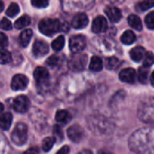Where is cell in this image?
<instances>
[{"instance_id": "obj_1", "label": "cell", "mask_w": 154, "mask_h": 154, "mask_svg": "<svg viewBox=\"0 0 154 154\" xmlns=\"http://www.w3.org/2000/svg\"><path fill=\"white\" fill-rule=\"evenodd\" d=\"M40 32L47 36H52L61 30V23L57 19H43L39 23Z\"/></svg>"}, {"instance_id": "obj_2", "label": "cell", "mask_w": 154, "mask_h": 154, "mask_svg": "<svg viewBox=\"0 0 154 154\" xmlns=\"http://www.w3.org/2000/svg\"><path fill=\"white\" fill-rule=\"evenodd\" d=\"M27 131L28 130L26 123L18 122L11 133L12 141L17 146L25 144L27 140Z\"/></svg>"}, {"instance_id": "obj_3", "label": "cell", "mask_w": 154, "mask_h": 154, "mask_svg": "<svg viewBox=\"0 0 154 154\" xmlns=\"http://www.w3.org/2000/svg\"><path fill=\"white\" fill-rule=\"evenodd\" d=\"M86 46V39L82 35H73L69 40L70 50L73 54H80Z\"/></svg>"}, {"instance_id": "obj_4", "label": "cell", "mask_w": 154, "mask_h": 154, "mask_svg": "<svg viewBox=\"0 0 154 154\" xmlns=\"http://www.w3.org/2000/svg\"><path fill=\"white\" fill-rule=\"evenodd\" d=\"M87 63V56L82 54H75L69 60V68L72 71H81L85 68Z\"/></svg>"}, {"instance_id": "obj_5", "label": "cell", "mask_w": 154, "mask_h": 154, "mask_svg": "<svg viewBox=\"0 0 154 154\" xmlns=\"http://www.w3.org/2000/svg\"><path fill=\"white\" fill-rule=\"evenodd\" d=\"M30 106V101L29 99L25 95L17 96L14 102H13V108L16 112L23 113L26 112Z\"/></svg>"}, {"instance_id": "obj_6", "label": "cell", "mask_w": 154, "mask_h": 154, "mask_svg": "<svg viewBox=\"0 0 154 154\" xmlns=\"http://www.w3.org/2000/svg\"><path fill=\"white\" fill-rule=\"evenodd\" d=\"M28 85V78L24 74H16L11 81V88L14 91H21Z\"/></svg>"}, {"instance_id": "obj_7", "label": "cell", "mask_w": 154, "mask_h": 154, "mask_svg": "<svg viewBox=\"0 0 154 154\" xmlns=\"http://www.w3.org/2000/svg\"><path fill=\"white\" fill-rule=\"evenodd\" d=\"M34 78L39 85H45L49 82V72L45 67H36L34 71Z\"/></svg>"}, {"instance_id": "obj_8", "label": "cell", "mask_w": 154, "mask_h": 154, "mask_svg": "<svg viewBox=\"0 0 154 154\" xmlns=\"http://www.w3.org/2000/svg\"><path fill=\"white\" fill-rule=\"evenodd\" d=\"M69 139L73 142H79L84 137V129L78 124H73L67 130Z\"/></svg>"}, {"instance_id": "obj_9", "label": "cell", "mask_w": 154, "mask_h": 154, "mask_svg": "<svg viewBox=\"0 0 154 154\" xmlns=\"http://www.w3.org/2000/svg\"><path fill=\"white\" fill-rule=\"evenodd\" d=\"M32 52L35 57H42L49 52V46L45 41L37 40L33 45Z\"/></svg>"}, {"instance_id": "obj_10", "label": "cell", "mask_w": 154, "mask_h": 154, "mask_svg": "<svg viewBox=\"0 0 154 154\" xmlns=\"http://www.w3.org/2000/svg\"><path fill=\"white\" fill-rule=\"evenodd\" d=\"M88 23V17L85 13H78L73 17L72 20V26L75 29H83L87 26Z\"/></svg>"}, {"instance_id": "obj_11", "label": "cell", "mask_w": 154, "mask_h": 154, "mask_svg": "<svg viewBox=\"0 0 154 154\" xmlns=\"http://www.w3.org/2000/svg\"><path fill=\"white\" fill-rule=\"evenodd\" d=\"M107 29V21L103 16H99L94 18L92 25V30L95 34H100L105 32Z\"/></svg>"}, {"instance_id": "obj_12", "label": "cell", "mask_w": 154, "mask_h": 154, "mask_svg": "<svg viewBox=\"0 0 154 154\" xmlns=\"http://www.w3.org/2000/svg\"><path fill=\"white\" fill-rule=\"evenodd\" d=\"M104 12H105L106 16L108 17V18L110 19V21L112 23H118L122 18V12L116 7L108 6L105 8Z\"/></svg>"}, {"instance_id": "obj_13", "label": "cell", "mask_w": 154, "mask_h": 154, "mask_svg": "<svg viewBox=\"0 0 154 154\" xmlns=\"http://www.w3.org/2000/svg\"><path fill=\"white\" fill-rule=\"evenodd\" d=\"M135 77H136V72L135 70L132 68H125L122 70L121 72L119 73V78L123 83L132 84L135 81Z\"/></svg>"}, {"instance_id": "obj_14", "label": "cell", "mask_w": 154, "mask_h": 154, "mask_svg": "<svg viewBox=\"0 0 154 154\" xmlns=\"http://www.w3.org/2000/svg\"><path fill=\"white\" fill-rule=\"evenodd\" d=\"M146 54V51L141 46H136L132 48L130 52V56L134 62H140L142 61L144 55Z\"/></svg>"}, {"instance_id": "obj_15", "label": "cell", "mask_w": 154, "mask_h": 154, "mask_svg": "<svg viewBox=\"0 0 154 154\" xmlns=\"http://www.w3.org/2000/svg\"><path fill=\"white\" fill-rule=\"evenodd\" d=\"M13 121V116L10 112H4L0 115V128L7 131L10 128Z\"/></svg>"}, {"instance_id": "obj_16", "label": "cell", "mask_w": 154, "mask_h": 154, "mask_svg": "<svg viewBox=\"0 0 154 154\" xmlns=\"http://www.w3.org/2000/svg\"><path fill=\"white\" fill-rule=\"evenodd\" d=\"M128 24L130 25V26H131L133 29H135L137 31L142 30V23L138 16L130 15L128 17Z\"/></svg>"}, {"instance_id": "obj_17", "label": "cell", "mask_w": 154, "mask_h": 154, "mask_svg": "<svg viewBox=\"0 0 154 154\" xmlns=\"http://www.w3.org/2000/svg\"><path fill=\"white\" fill-rule=\"evenodd\" d=\"M55 120L60 123H67L72 120V115L65 110H60L55 113Z\"/></svg>"}, {"instance_id": "obj_18", "label": "cell", "mask_w": 154, "mask_h": 154, "mask_svg": "<svg viewBox=\"0 0 154 154\" xmlns=\"http://www.w3.org/2000/svg\"><path fill=\"white\" fill-rule=\"evenodd\" d=\"M33 35V31L31 29H26L20 34V44L23 47H26L32 38Z\"/></svg>"}, {"instance_id": "obj_19", "label": "cell", "mask_w": 154, "mask_h": 154, "mask_svg": "<svg viewBox=\"0 0 154 154\" xmlns=\"http://www.w3.org/2000/svg\"><path fill=\"white\" fill-rule=\"evenodd\" d=\"M103 64L102 59L98 56H93L89 64L90 70L94 72H99L103 69Z\"/></svg>"}, {"instance_id": "obj_20", "label": "cell", "mask_w": 154, "mask_h": 154, "mask_svg": "<svg viewBox=\"0 0 154 154\" xmlns=\"http://www.w3.org/2000/svg\"><path fill=\"white\" fill-rule=\"evenodd\" d=\"M135 40H136L135 34L132 31H131V30L125 31L122 34V35L121 36V41L124 45H131L132 43H134Z\"/></svg>"}, {"instance_id": "obj_21", "label": "cell", "mask_w": 154, "mask_h": 154, "mask_svg": "<svg viewBox=\"0 0 154 154\" xmlns=\"http://www.w3.org/2000/svg\"><path fill=\"white\" fill-rule=\"evenodd\" d=\"M31 23V18L27 15H25L21 17H19L16 22H15V27L17 29H23L26 26H28Z\"/></svg>"}, {"instance_id": "obj_22", "label": "cell", "mask_w": 154, "mask_h": 154, "mask_svg": "<svg viewBox=\"0 0 154 154\" xmlns=\"http://www.w3.org/2000/svg\"><path fill=\"white\" fill-rule=\"evenodd\" d=\"M149 67H145V66H141L139 68V72H138V79L140 83L145 84L148 80V76H149Z\"/></svg>"}, {"instance_id": "obj_23", "label": "cell", "mask_w": 154, "mask_h": 154, "mask_svg": "<svg viewBox=\"0 0 154 154\" xmlns=\"http://www.w3.org/2000/svg\"><path fill=\"white\" fill-rule=\"evenodd\" d=\"M154 7V0H142L138 5L137 9L140 11H146Z\"/></svg>"}, {"instance_id": "obj_24", "label": "cell", "mask_w": 154, "mask_h": 154, "mask_svg": "<svg viewBox=\"0 0 154 154\" xmlns=\"http://www.w3.org/2000/svg\"><path fill=\"white\" fill-rule=\"evenodd\" d=\"M64 43H65L64 37L63 35H60V36H58L56 39H54L53 41L52 48L54 51H61L63 48V46H64Z\"/></svg>"}, {"instance_id": "obj_25", "label": "cell", "mask_w": 154, "mask_h": 154, "mask_svg": "<svg viewBox=\"0 0 154 154\" xmlns=\"http://www.w3.org/2000/svg\"><path fill=\"white\" fill-rule=\"evenodd\" d=\"M54 142H55V139L54 137H46V138H45L43 140V141H42L43 149L45 151H49L53 148Z\"/></svg>"}, {"instance_id": "obj_26", "label": "cell", "mask_w": 154, "mask_h": 154, "mask_svg": "<svg viewBox=\"0 0 154 154\" xmlns=\"http://www.w3.org/2000/svg\"><path fill=\"white\" fill-rule=\"evenodd\" d=\"M11 54L5 50V49H0V63L1 64H6L8 63L11 61Z\"/></svg>"}, {"instance_id": "obj_27", "label": "cell", "mask_w": 154, "mask_h": 154, "mask_svg": "<svg viewBox=\"0 0 154 154\" xmlns=\"http://www.w3.org/2000/svg\"><path fill=\"white\" fill-rule=\"evenodd\" d=\"M120 64V61L118 58L114 57V56H112V57H109L106 59V67L109 69V70H114L116 69Z\"/></svg>"}, {"instance_id": "obj_28", "label": "cell", "mask_w": 154, "mask_h": 154, "mask_svg": "<svg viewBox=\"0 0 154 154\" xmlns=\"http://www.w3.org/2000/svg\"><path fill=\"white\" fill-rule=\"evenodd\" d=\"M46 63L51 67H57L61 65L62 59L59 55H52L46 60Z\"/></svg>"}, {"instance_id": "obj_29", "label": "cell", "mask_w": 154, "mask_h": 154, "mask_svg": "<svg viewBox=\"0 0 154 154\" xmlns=\"http://www.w3.org/2000/svg\"><path fill=\"white\" fill-rule=\"evenodd\" d=\"M142 60H143V65L142 66L149 68L154 63V54L151 52H146Z\"/></svg>"}, {"instance_id": "obj_30", "label": "cell", "mask_w": 154, "mask_h": 154, "mask_svg": "<svg viewBox=\"0 0 154 154\" xmlns=\"http://www.w3.org/2000/svg\"><path fill=\"white\" fill-rule=\"evenodd\" d=\"M19 10H20V8H19L18 5L16 4V3H12V4L8 7V10H7L6 14H7V16H8L9 17H16V16L19 13Z\"/></svg>"}, {"instance_id": "obj_31", "label": "cell", "mask_w": 154, "mask_h": 154, "mask_svg": "<svg viewBox=\"0 0 154 154\" xmlns=\"http://www.w3.org/2000/svg\"><path fill=\"white\" fill-rule=\"evenodd\" d=\"M145 24L149 29L154 30V11L148 14L145 17Z\"/></svg>"}, {"instance_id": "obj_32", "label": "cell", "mask_w": 154, "mask_h": 154, "mask_svg": "<svg viewBox=\"0 0 154 154\" xmlns=\"http://www.w3.org/2000/svg\"><path fill=\"white\" fill-rule=\"evenodd\" d=\"M33 7L37 8H45L49 5V0H31Z\"/></svg>"}, {"instance_id": "obj_33", "label": "cell", "mask_w": 154, "mask_h": 154, "mask_svg": "<svg viewBox=\"0 0 154 154\" xmlns=\"http://www.w3.org/2000/svg\"><path fill=\"white\" fill-rule=\"evenodd\" d=\"M0 28L3 29V30H7V31L11 30L12 29V24L8 18L4 17V18H2L1 21H0Z\"/></svg>"}, {"instance_id": "obj_34", "label": "cell", "mask_w": 154, "mask_h": 154, "mask_svg": "<svg viewBox=\"0 0 154 154\" xmlns=\"http://www.w3.org/2000/svg\"><path fill=\"white\" fill-rule=\"evenodd\" d=\"M53 132H54V139H59L60 140H63V131H62V129L58 126V125H54V129H53Z\"/></svg>"}, {"instance_id": "obj_35", "label": "cell", "mask_w": 154, "mask_h": 154, "mask_svg": "<svg viewBox=\"0 0 154 154\" xmlns=\"http://www.w3.org/2000/svg\"><path fill=\"white\" fill-rule=\"evenodd\" d=\"M8 45V36L4 33H0V47L6 48Z\"/></svg>"}, {"instance_id": "obj_36", "label": "cell", "mask_w": 154, "mask_h": 154, "mask_svg": "<svg viewBox=\"0 0 154 154\" xmlns=\"http://www.w3.org/2000/svg\"><path fill=\"white\" fill-rule=\"evenodd\" d=\"M39 153V149L37 147H31L28 149H26L23 154H38Z\"/></svg>"}, {"instance_id": "obj_37", "label": "cell", "mask_w": 154, "mask_h": 154, "mask_svg": "<svg viewBox=\"0 0 154 154\" xmlns=\"http://www.w3.org/2000/svg\"><path fill=\"white\" fill-rule=\"evenodd\" d=\"M69 152H70V149H69V147L68 146H63L57 152H56V154H69Z\"/></svg>"}, {"instance_id": "obj_38", "label": "cell", "mask_w": 154, "mask_h": 154, "mask_svg": "<svg viewBox=\"0 0 154 154\" xmlns=\"http://www.w3.org/2000/svg\"><path fill=\"white\" fill-rule=\"evenodd\" d=\"M78 154H93V153H92V151L89 150V149H83V150H81Z\"/></svg>"}, {"instance_id": "obj_39", "label": "cell", "mask_w": 154, "mask_h": 154, "mask_svg": "<svg viewBox=\"0 0 154 154\" xmlns=\"http://www.w3.org/2000/svg\"><path fill=\"white\" fill-rule=\"evenodd\" d=\"M98 154H112V152H110L109 150H106V149H101V150H99Z\"/></svg>"}, {"instance_id": "obj_40", "label": "cell", "mask_w": 154, "mask_h": 154, "mask_svg": "<svg viewBox=\"0 0 154 154\" xmlns=\"http://www.w3.org/2000/svg\"><path fill=\"white\" fill-rule=\"evenodd\" d=\"M150 84L154 86V71H153V72L150 75Z\"/></svg>"}, {"instance_id": "obj_41", "label": "cell", "mask_w": 154, "mask_h": 154, "mask_svg": "<svg viewBox=\"0 0 154 154\" xmlns=\"http://www.w3.org/2000/svg\"><path fill=\"white\" fill-rule=\"evenodd\" d=\"M4 9V3L2 0H0V12H2Z\"/></svg>"}, {"instance_id": "obj_42", "label": "cell", "mask_w": 154, "mask_h": 154, "mask_svg": "<svg viewBox=\"0 0 154 154\" xmlns=\"http://www.w3.org/2000/svg\"><path fill=\"white\" fill-rule=\"evenodd\" d=\"M110 1H112L113 3H122L124 1V0H110Z\"/></svg>"}, {"instance_id": "obj_43", "label": "cell", "mask_w": 154, "mask_h": 154, "mask_svg": "<svg viewBox=\"0 0 154 154\" xmlns=\"http://www.w3.org/2000/svg\"><path fill=\"white\" fill-rule=\"evenodd\" d=\"M3 110H4V105H3L2 103H0V112H1Z\"/></svg>"}]
</instances>
